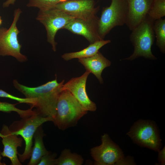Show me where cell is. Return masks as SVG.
<instances>
[{
	"instance_id": "obj_10",
	"label": "cell",
	"mask_w": 165,
	"mask_h": 165,
	"mask_svg": "<svg viewBox=\"0 0 165 165\" xmlns=\"http://www.w3.org/2000/svg\"><path fill=\"white\" fill-rule=\"evenodd\" d=\"M95 5L94 0H68L55 7L75 18L91 20L98 17L99 6L95 7Z\"/></svg>"
},
{
	"instance_id": "obj_23",
	"label": "cell",
	"mask_w": 165,
	"mask_h": 165,
	"mask_svg": "<svg viewBox=\"0 0 165 165\" xmlns=\"http://www.w3.org/2000/svg\"><path fill=\"white\" fill-rule=\"evenodd\" d=\"M0 97L9 98L16 101L20 103L28 104L31 106V108H32L35 107L37 104L36 99L19 97L8 93L2 90H0Z\"/></svg>"
},
{
	"instance_id": "obj_17",
	"label": "cell",
	"mask_w": 165,
	"mask_h": 165,
	"mask_svg": "<svg viewBox=\"0 0 165 165\" xmlns=\"http://www.w3.org/2000/svg\"><path fill=\"white\" fill-rule=\"evenodd\" d=\"M111 42L110 40L103 39L98 41L90 44L87 47L79 51L65 53L61 56V57L64 60L68 61L75 58L91 57L97 53L102 47Z\"/></svg>"
},
{
	"instance_id": "obj_28",
	"label": "cell",
	"mask_w": 165,
	"mask_h": 165,
	"mask_svg": "<svg viewBox=\"0 0 165 165\" xmlns=\"http://www.w3.org/2000/svg\"><path fill=\"white\" fill-rule=\"evenodd\" d=\"M2 18H1V16H0V26L2 24Z\"/></svg>"
},
{
	"instance_id": "obj_11",
	"label": "cell",
	"mask_w": 165,
	"mask_h": 165,
	"mask_svg": "<svg viewBox=\"0 0 165 165\" xmlns=\"http://www.w3.org/2000/svg\"><path fill=\"white\" fill-rule=\"evenodd\" d=\"M90 73L86 70L81 76L72 78L63 86L62 90L69 91L87 111L94 112L97 106L89 98L86 90L88 77Z\"/></svg>"
},
{
	"instance_id": "obj_24",
	"label": "cell",
	"mask_w": 165,
	"mask_h": 165,
	"mask_svg": "<svg viewBox=\"0 0 165 165\" xmlns=\"http://www.w3.org/2000/svg\"><path fill=\"white\" fill-rule=\"evenodd\" d=\"M55 153L50 152L43 156L37 165H55L56 157Z\"/></svg>"
},
{
	"instance_id": "obj_6",
	"label": "cell",
	"mask_w": 165,
	"mask_h": 165,
	"mask_svg": "<svg viewBox=\"0 0 165 165\" xmlns=\"http://www.w3.org/2000/svg\"><path fill=\"white\" fill-rule=\"evenodd\" d=\"M127 11L126 0H111L109 6L103 8L97 23L98 33L102 39L114 27L126 24Z\"/></svg>"
},
{
	"instance_id": "obj_20",
	"label": "cell",
	"mask_w": 165,
	"mask_h": 165,
	"mask_svg": "<svg viewBox=\"0 0 165 165\" xmlns=\"http://www.w3.org/2000/svg\"><path fill=\"white\" fill-rule=\"evenodd\" d=\"M16 104H12L6 102H0V111L9 113L11 112H16L22 118L29 117L35 114L32 108L23 110L17 108L15 106Z\"/></svg>"
},
{
	"instance_id": "obj_18",
	"label": "cell",
	"mask_w": 165,
	"mask_h": 165,
	"mask_svg": "<svg viewBox=\"0 0 165 165\" xmlns=\"http://www.w3.org/2000/svg\"><path fill=\"white\" fill-rule=\"evenodd\" d=\"M83 162V159L80 155L72 153L70 149L65 148L56 159L55 165H81Z\"/></svg>"
},
{
	"instance_id": "obj_13",
	"label": "cell",
	"mask_w": 165,
	"mask_h": 165,
	"mask_svg": "<svg viewBox=\"0 0 165 165\" xmlns=\"http://www.w3.org/2000/svg\"><path fill=\"white\" fill-rule=\"evenodd\" d=\"M127 11L126 24L130 31L144 19L152 6L153 0H126Z\"/></svg>"
},
{
	"instance_id": "obj_2",
	"label": "cell",
	"mask_w": 165,
	"mask_h": 165,
	"mask_svg": "<svg viewBox=\"0 0 165 165\" xmlns=\"http://www.w3.org/2000/svg\"><path fill=\"white\" fill-rule=\"evenodd\" d=\"M87 112L69 91L64 90L59 96L53 122L59 129L64 130L75 125Z\"/></svg>"
},
{
	"instance_id": "obj_22",
	"label": "cell",
	"mask_w": 165,
	"mask_h": 165,
	"mask_svg": "<svg viewBox=\"0 0 165 165\" xmlns=\"http://www.w3.org/2000/svg\"><path fill=\"white\" fill-rule=\"evenodd\" d=\"M67 0H28L27 6L37 8L39 9H46L54 7L58 4Z\"/></svg>"
},
{
	"instance_id": "obj_21",
	"label": "cell",
	"mask_w": 165,
	"mask_h": 165,
	"mask_svg": "<svg viewBox=\"0 0 165 165\" xmlns=\"http://www.w3.org/2000/svg\"><path fill=\"white\" fill-rule=\"evenodd\" d=\"M148 15L154 20L165 16V0H153Z\"/></svg>"
},
{
	"instance_id": "obj_19",
	"label": "cell",
	"mask_w": 165,
	"mask_h": 165,
	"mask_svg": "<svg viewBox=\"0 0 165 165\" xmlns=\"http://www.w3.org/2000/svg\"><path fill=\"white\" fill-rule=\"evenodd\" d=\"M153 29L156 45L163 53H165V19L161 18L154 21Z\"/></svg>"
},
{
	"instance_id": "obj_1",
	"label": "cell",
	"mask_w": 165,
	"mask_h": 165,
	"mask_svg": "<svg viewBox=\"0 0 165 165\" xmlns=\"http://www.w3.org/2000/svg\"><path fill=\"white\" fill-rule=\"evenodd\" d=\"M64 80L58 83L56 75L55 79L36 87H29L20 83L16 79L13 81L14 87L26 98L36 99V113L41 116L53 119L56 112L57 101L62 90Z\"/></svg>"
},
{
	"instance_id": "obj_27",
	"label": "cell",
	"mask_w": 165,
	"mask_h": 165,
	"mask_svg": "<svg viewBox=\"0 0 165 165\" xmlns=\"http://www.w3.org/2000/svg\"><path fill=\"white\" fill-rule=\"evenodd\" d=\"M2 156L1 151L0 150V165H6V164L5 163L1 162Z\"/></svg>"
},
{
	"instance_id": "obj_5",
	"label": "cell",
	"mask_w": 165,
	"mask_h": 165,
	"mask_svg": "<svg viewBox=\"0 0 165 165\" xmlns=\"http://www.w3.org/2000/svg\"><path fill=\"white\" fill-rule=\"evenodd\" d=\"M101 143L90 149V154L94 160V164L112 165L134 164L130 158L125 157L120 148L105 134L101 136Z\"/></svg>"
},
{
	"instance_id": "obj_9",
	"label": "cell",
	"mask_w": 165,
	"mask_h": 165,
	"mask_svg": "<svg viewBox=\"0 0 165 165\" xmlns=\"http://www.w3.org/2000/svg\"><path fill=\"white\" fill-rule=\"evenodd\" d=\"M21 11L18 8L14 12L13 22L9 29L0 28V55L11 56L18 61L23 62L27 60V57L20 52L21 45L19 43L17 35L20 32L16 24Z\"/></svg>"
},
{
	"instance_id": "obj_16",
	"label": "cell",
	"mask_w": 165,
	"mask_h": 165,
	"mask_svg": "<svg viewBox=\"0 0 165 165\" xmlns=\"http://www.w3.org/2000/svg\"><path fill=\"white\" fill-rule=\"evenodd\" d=\"M45 135L41 125L38 128L34 134V145L28 165H38L41 157L50 152L47 150L43 143V138Z\"/></svg>"
},
{
	"instance_id": "obj_7",
	"label": "cell",
	"mask_w": 165,
	"mask_h": 165,
	"mask_svg": "<svg viewBox=\"0 0 165 165\" xmlns=\"http://www.w3.org/2000/svg\"><path fill=\"white\" fill-rule=\"evenodd\" d=\"M75 18L55 7L39 9L36 19L45 27L47 33V41L52 46L53 50L56 51L57 43L55 37L57 31Z\"/></svg>"
},
{
	"instance_id": "obj_3",
	"label": "cell",
	"mask_w": 165,
	"mask_h": 165,
	"mask_svg": "<svg viewBox=\"0 0 165 165\" xmlns=\"http://www.w3.org/2000/svg\"><path fill=\"white\" fill-rule=\"evenodd\" d=\"M154 20L148 15L131 31L130 40L134 47L133 54L123 60L133 61L139 57L152 60L157 58L153 54L151 47L155 38L153 29Z\"/></svg>"
},
{
	"instance_id": "obj_8",
	"label": "cell",
	"mask_w": 165,
	"mask_h": 165,
	"mask_svg": "<svg viewBox=\"0 0 165 165\" xmlns=\"http://www.w3.org/2000/svg\"><path fill=\"white\" fill-rule=\"evenodd\" d=\"M127 134L137 144L155 151H159L162 143L159 131L154 122L140 120L133 125Z\"/></svg>"
},
{
	"instance_id": "obj_25",
	"label": "cell",
	"mask_w": 165,
	"mask_h": 165,
	"mask_svg": "<svg viewBox=\"0 0 165 165\" xmlns=\"http://www.w3.org/2000/svg\"><path fill=\"white\" fill-rule=\"evenodd\" d=\"M165 146L161 150L158 151V160L161 165H165Z\"/></svg>"
},
{
	"instance_id": "obj_15",
	"label": "cell",
	"mask_w": 165,
	"mask_h": 165,
	"mask_svg": "<svg viewBox=\"0 0 165 165\" xmlns=\"http://www.w3.org/2000/svg\"><path fill=\"white\" fill-rule=\"evenodd\" d=\"M78 61L83 65L86 71L96 77L100 83H103L101 73L105 68L111 65L109 60L98 51L91 57L78 59Z\"/></svg>"
},
{
	"instance_id": "obj_12",
	"label": "cell",
	"mask_w": 165,
	"mask_h": 165,
	"mask_svg": "<svg viewBox=\"0 0 165 165\" xmlns=\"http://www.w3.org/2000/svg\"><path fill=\"white\" fill-rule=\"evenodd\" d=\"M98 17L91 20L75 18L63 28L73 34L82 36L90 43L103 40L98 31Z\"/></svg>"
},
{
	"instance_id": "obj_14",
	"label": "cell",
	"mask_w": 165,
	"mask_h": 165,
	"mask_svg": "<svg viewBox=\"0 0 165 165\" xmlns=\"http://www.w3.org/2000/svg\"><path fill=\"white\" fill-rule=\"evenodd\" d=\"M0 137L4 146L1 152L2 157H7L10 160L11 165H21L17 157V148L22 146L23 139L12 134L9 127L3 124L0 132Z\"/></svg>"
},
{
	"instance_id": "obj_26",
	"label": "cell",
	"mask_w": 165,
	"mask_h": 165,
	"mask_svg": "<svg viewBox=\"0 0 165 165\" xmlns=\"http://www.w3.org/2000/svg\"><path fill=\"white\" fill-rule=\"evenodd\" d=\"M16 0H7L3 4V7L6 8L9 7L10 5L14 4Z\"/></svg>"
},
{
	"instance_id": "obj_4",
	"label": "cell",
	"mask_w": 165,
	"mask_h": 165,
	"mask_svg": "<svg viewBox=\"0 0 165 165\" xmlns=\"http://www.w3.org/2000/svg\"><path fill=\"white\" fill-rule=\"evenodd\" d=\"M53 121V119L51 117H42L35 114L15 121L9 127L12 134L20 135L24 141L25 147L23 153L17 154L20 162H23L30 158L33 138L38 128L45 122Z\"/></svg>"
}]
</instances>
